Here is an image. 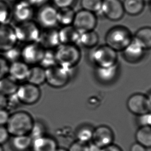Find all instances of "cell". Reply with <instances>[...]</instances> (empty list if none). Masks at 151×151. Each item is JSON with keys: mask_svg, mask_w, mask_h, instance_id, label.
I'll return each mask as SVG.
<instances>
[{"mask_svg": "<svg viewBox=\"0 0 151 151\" xmlns=\"http://www.w3.org/2000/svg\"><path fill=\"white\" fill-rule=\"evenodd\" d=\"M98 24L96 14L82 9L76 12L72 25L80 33L94 30Z\"/></svg>", "mask_w": 151, "mask_h": 151, "instance_id": "52a82bcc", "label": "cell"}, {"mask_svg": "<svg viewBox=\"0 0 151 151\" xmlns=\"http://www.w3.org/2000/svg\"><path fill=\"white\" fill-rule=\"evenodd\" d=\"M34 15V7L24 0H17L12 8V18L17 23L31 20Z\"/></svg>", "mask_w": 151, "mask_h": 151, "instance_id": "4fadbf2b", "label": "cell"}, {"mask_svg": "<svg viewBox=\"0 0 151 151\" xmlns=\"http://www.w3.org/2000/svg\"><path fill=\"white\" fill-rule=\"evenodd\" d=\"M53 3L58 8L70 7L74 3L76 0H52Z\"/></svg>", "mask_w": 151, "mask_h": 151, "instance_id": "f35d334b", "label": "cell"}, {"mask_svg": "<svg viewBox=\"0 0 151 151\" xmlns=\"http://www.w3.org/2000/svg\"><path fill=\"white\" fill-rule=\"evenodd\" d=\"M18 82L12 79L9 76L0 80V93L7 96L16 94L19 87Z\"/></svg>", "mask_w": 151, "mask_h": 151, "instance_id": "4316f807", "label": "cell"}, {"mask_svg": "<svg viewBox=\"0 0 151 151\" xmlns=\"http://www.w3.org/2000/svg\"><path fill=\"white\" fill-rule=\"evenodd\" d=\"M103 0H81L82 9L96 14L100 12Z\"/></svg>", "mask_w": 151, "mask_h": 151, "instance_id": "d6a6232c", "label": "cell"}, {"mask_svg": "<svg viewBox=\"0 0 151 151\" xmlns=\"http://www.w3.org/2000/svg\"><path fill=\"white\" fill-rule=\"evenodd\" d=\"M119 70L118 63L106 68L96 67L95 74L99 80L104 83L112 81L116 77Z\"/></svg>", "mask_w": 151, "mask_h": 151, "instance_id": "44dd1931", "label": "cell"}, {"mask_svg": "<svg viewBox=\"0 0 151 151\" xmlns=\"http://www.w3.org/2000/svg\"><path fill=\"white\" fill-rule=\"evenodd\" d=\"M10 135L5 126H0V145H2L8 141Z\"/></svg>", "mask_w": 151, "mask_h": 151, "instance_id": "ab89813d", "label": "cell"}, {"mask_svg": "<svg viewBox=\"0 0 151 151\" xmlns=\"http://www.w3.org/2000/svg\"><path fill=\"white\" fill-rule=\"evenodd\" d=\"M29 69L28 65L22 60H19L10 64L8 76L18 82L26 80Z\"/></svg>", "mask_w": 151, "mask_h": 151, "instance_id": "ac0fdd59", "label": "cell"}, {"mask_svg": "<svg viewBox=\"0 0 151 151\" xmlns=\"http://www.w3.org/2000/svg\"><path fill=\"white\" fill-rule=\"evenodd\" d=\"M137 143L143 145L146 148L151 147V126L140 127L135 135Z\"/></svg>", "mask_w": 151, "mask_h": 151, "instance_id": "f1b7e54d", "label": "cell"}, {"mask_svg": "<svg viewBox=\"0 0 151 151\" xmlns=\"http://www.w3.org/2000/svg\"><path fill=\"white\" fill-rule=\"evenodd\" d=\"M105 18L112 21H118L124 15L122 2L121 0H103L100 12Z\"/></svg>", "mask_w": 151, "mask_h": 151, "instance_id": "7c38bea8", "label": "cell"}, {"mask_svg": "<svg viewBox=\"0 0 151 151\" xmlns=\"http://www.w3.org/2000/svg\"><path fill=\"white\" fill-rule=\"evenodd\" d=\"M5 58L6 59L9 63L17 61L21 59V49H19L17 46L3 53Z\"/></svg>", "mask_w": 151, "mask_h": 151, "instance_id": "836d02e7", "label": "cell"}, {"mask_svg": "<svg viewBox=\"0 0 151 151\" xmlns=\"http://www.w3.org/2000/svg\"><path fill=\"white\" fill-rule=\"evenodd\" d=\"M34 122L33 117L29 113L19 111L10 114L6 127L10 136L12 137L29 135Z\"/></svg>", "mask_w": 151, "mask_h": 151, "instance_id": "6da1fadb", "label": "cell"}, {"mask_svg": "<svg viewBox=\"0 0 151 151\" xmlns=\"http://www.w3.org/2000/svg\"><path fill=\"white\" fill-rule=\"evenodd\" d=\"M0 151H4L3 147H2V145H0Z\"/></svg>", "mask_w": 151, "mask_h": 151, "instance_id": "7dc6e473", "label": "cell"}, {"mask_svg": "<svg viewBox=\"0 0 151 151\" xmlns=\"http://www.w3.org/2000/svg\"><path fill=\"white\" fill-rule=\"evenodd\" d=\"M102 148L95 144L94 143H90L88 144V151H101Z\"/></svg>", "mask_w": 151, "mask_h": 151, "instance_id": "f6af8a7d", "label": "cell"}, {"mask_svg": "<svg viewBox=\"0 0 151 151\" xmlns=\"http://www.w3.org/2000/svg\"><path fill=\"white\" fill-rule=\"evenodd\" d=\"M99 41V36L94 30L80 33L78 44L86 48H93Z\"/></svg>", "mask_w": 151, "mask_h": 151, "instance_id": "cb8c5ba5", "label": "cell"}, {"mask_svg": "<svg viewBox=\"0 0 151 151\" xmlns=\"http://www.w3.org/2000/svg\"><path fill=\"white\" fill-rule=\"evenodd\" d=\"M133 38L131 31L123 25H116L110 28L105 38L106 45L115 51L122 52L129 44Z\"/></svg>", "mask_w": 151, "mask_h": 151, "instance_id": "3957f363", "label": "cell"}, {"mask_svg": "<svg viewBox=\"0 0 151 151\" xmlns=\"http://www.w3.org/2000/svg\"><path fill=\"white\" fill-rule=\"evenodd\" d=\"M71 7L59 8L57 10V23L63 26L72 25L76 15Z\"/></svg>", "mask_w": 151, "mask_h": 151, "instance_id": "83f0119b", "label": "cell"}, {"mask_svg": "<svg viewBox=\"0 0 151 151\" xmlns=\"http://www.w3.org/2000/svg\"><path fill=\"white\" fill-rule=\"evenodd\" d=\"M18 42L27 44L38 42L41 35L40 27L32 20L18 23L14 27Z\"/></svg>", "mask_w": 151, "mask_h": 151, "instance_id": "277c9868", "label": "cell"}, {"mask_svg": "<svg viewBox=\"0 0 151 151\" xmlns=\"http://www.w3.org/2000/svg\"><path fill=\"white\" fill-rule=\"evenodd\" d=\"M80 35V32L72 25L63 26L58 30V36L60 44L77 45Z\"/></svg>", "mask_w": 151, "mask_h": 151, "instance_id": "d6986e66", "label": "cell"}, {"mask_svg": "<svg viewBox=\"0 0 151 151\" xmlns=\"http://www.w3.org/2000/svg\"><path fill=\"white\" fill-rule=\"evenodd\" d=\"M10 114L6 109H0V126L6 125Z\"/></svg>", "mask_w": 151, "mask_h": 151, "instance_id": "60d3db41", "label": "cell"}, {"mask_svg": "<svg viewBox=\"0 0 151 151\" xmlns=\"http://www.w3.org/2000/svg\"><path fill=\"white\" fill-rule=\"evenodd\" d=\"M145 49L133 37L131 43L122 51L123 57L129 63H136L142 59Z\"/></svg>", "mask_w": 151, "mask_h": 151, "instance_id": "2e32d148", "label": "cell"}, {"mask_svg": "<svg viewBox=\"0 0 151 151\" xmlns=\"http://www.w3.org/2000/svg\"><path fill=\"white\" fill-rule=\"evenodd\" d=\"M55 151H68V150L63 149V148H59V147H58L57 150Z\"/></svg>", "mask_w": 151, "mask_h": 151, "instance_id": "bcb514c9", "label": "cell"}, {"mask_svg": "<svg viewBox=\"0 0 151 151\" xmlns=\"http://www.w3.org/2000/svg\"><path fill=\"white\" fill-rule=\"evenodd\" d=\"M145 1V2H148V1H149L150 0H144Z\"/></svg>", "mask_w": 151, "mask_h": 151, "instance_id": "c3c4849f", "label": "cell"}, {"mask_svg": "<svg viewBox=\"0 0 151 151\" xmlns=\"http://www.w3.org/2000/svg\"><path fill=\"white\" fill-rule=\"evenodd\" d=\"M68 151H88V144L76 140L72 143Z\"/></svg>", "mask_w": 151, "mask_h": 151, "instance_id": "8d00e7d4", "label": "cell"}, {"mask_svg": "<svg viewBox=\"0 0 151 151\" xmlns=\"http://www.w3.org/2000/svg\"><path fill=\"white\" fill-rule=\"evenodd\" d=\"M10 63L3 55H0V80L8 75Z\"/></svg>", "mask_w": 151, "mask_h": 151, "instance_id": "d590c367", "label": "cell"}, {"mask_svg": "<svg viewBox=\"0 0 151 151\" xmlns=\"http://www.w3.org/2000/svg\"><path fill=\"white\" fill-rule=\"evenodd\" d=\"M91 58L96 67L106 68L118 63L117 52L107 45H102L94 49Z\"/></svg>", "mask_w": 151, "mask_h": 151, "instance_id": "5b68a950", "label": "cell"}, {"mask_svg": "<svg viewBox=\"0 0 151 151\" xmlns=\"http://www.w3.org/2000/svg\"><path fill=\"white\" fill-rule=\"evenodd\" d=\"M57 65L71 70L79 63L82 53L77 45L60 44L55 49Z\"/></svg>", "mask_w": 151, "mask_h": 151, "instance_id": "7a4b0ae2", "label": "cell"}, {"mask_svg": "<svg viewBox=\"0 0 151 151\" xmlns=\"http://www.w3.org/2000/svg\"><path fill=\"white\" fill-rule=\"evenodd\" d=\"M28 83L39 86L45 82V69L40 65L29 68L27 78Z\"/></svg>", "mask_w": 151, "mask_h": 151, "instance_id": "7402d4cb", "label": "cell"}, {"mask_svg": "<svg viewBox=\"0 0 151 151\" xmlns=\"http://www.w3.org/2000/svg\"><path fill=\"white\" fill-rule=\"evenodd\" d=\"M101 151H122L118 146L114 144H111L110 145L107 146L106 147H103Z\"/></svg>", "mask_w": 151, "mask_h": 151, "instance_id": "7bdbcfd3", "label": "cell"}, {"mask_svg": "<svg viewBox=\"0 0 151 151\" xmlns=\"http://www.w3.org/2000/svg\"><path fill=\"white\" fill-rule=\"evenodd\" d=\"M8 102L7 96L0 93V109H6L8 106Z\"/></svg>", "mask_w": 151, "mask_h": 151, "instance_id": "b9f144b4", "label": "cell"}, {"mask_svg": "<svg viewBox=\"0 0 151 151\" xmlns=\"http://www.w3.org/2000/svg\"><path fill=\"white\" fill-rule=\"evenodd\" d=\"M127 107L131 113L138 116L150 113L151 109V96L141 93L133 94L127 101Z\"/></svg>", "mask_w": 151, "mask_h": 151, "instance_id": "30bf717a", "label": "cell"}, {"mask_svg": "<svg viewBox=\"0 0 151 151\" xmlns=\"http://www.w3.org/2000/svg\"><path fill=\"white\" fill-rule=\"evenodd\" d=\"M14 27L8 23L0 25V52L4 53L17 46Z\"/></svg>", "mask_w": 151, "mask_h": 151, "instance_id": "5bb4252c", "label": "cell"}, {"mask_svg": "<svg viewBox=\"0 0 151 151\" xmlns=\"http://www.w3.org/2000/svg\"><path fill=\"white\" fill-rule=\"evenodd\" d=\"M32 147L34 151H55L58 148L55 139L46 135L33 139Z\"/></svg>", "mask_w": 151, "mask_h": 151, "instance_id": "ffe728a7", "label": "cell"}, {"mask_svg": "<svg viewBox=\"0 0 151 151\" xmlns=\"http://www.w3.org/2000/svg\"><path fill=\"white\" fill-rule=\"evenodd\" d=\"M93 129L88 126L81 127L76 132L77 140L83 143H87L92 140Z\"/></svg>", "mask_w": 151, "mask_h": 151, "instance_id": "1f68e13d", "label": "cell"}, {"mask_svg": "<svg viewBox=\"0 0 151 151\" xmlns=\"http://www.w3.org/2000/svg\"><path fill=\"white\" fill-rule=\"evenodd\" d=\"M33 140L29 135L13 136L12 147L16 151H27L32 147Z\"/></svg>", "mask_w": 151, "mask_h": 151, "instance_id": "484cf974", "label": "cell"}, {"mask_svg": "<svg viewBox=\"0 0 151 151\" xmlns=\"http://www.w3.org/2000/svg\"><path fill=\"white\" fill-rule=\"evenodd\" d=\"M37 23L44 29L54 28L57 23V9L55 7L45 4L41 6L37 13Z\"/></svg>", "mask_w": 151, "mask_h": 151, "instance_id": "8fae6325", "label": "cell"}, {"mask_svg": "<svg viewBox=\"0 0 151 151\" xmlns=\"http://www.w3.org/2000/svg\"><path fill=\"white\" fill-rule=\"evenodd\" d=\"M133 37L140 43L145 50L151 49V29L150 27H142L138 29Z\"/></svg>", "mask_w": 151, "mask_h": 151, "instance_id": "d4e9b609", "label": "cell"}, {"mask_svg": "<svg viewBox=\"0 0 151 151\" xmlns=\"http://www.w3.org/2000/svg\"><path fill=\"white\" fill-rule=\"evenodd\" d=\"M114 135L111 129L106 125H101L93 129L92 141L101 148L112 144Z\"/></svg>", "mask_w": 151, "mask_h": 151, "instance_id": "9a60e30c", "label": "cell"}, {"mask_svg": "<svg viewBox=\"0 0 151 151\" xmlns=\"http://www.w3.org/2000/svg\"><path fill=\"white\" fill-rule=\"evenodd\" d=\"M45 50L38 42L25 44L21 49V59L29 66L38 65Z\"/></svg>", "mask_w": 151, "mask_h": 151, "instance_id": "9c48e42d", "label": "cell"}, {"mask_svg": "<svg viewBox=\"0 0 151 151\" xmlns=\"http://www.w3.org/2000/svg\"><path fill=\"white\" fill-rule=\"evenodd\" d=\"M138 123L140 126H151V115L150 113L138 115Z\"/></svg>", "mask_w": 151, "mask_h": 151, "instance_id": "74e56055", "label": "cell"}, {"mask_svg": "<svg viewBox=\"0 0 151 151\" xmlns=\"http://www.w3.org/2000/svg\"><path fill=\"white\" fill-rule=\"evenodd\" d=\"M57 65L54 49H45L43 57L39 63L45 69H47Z\"/></svg>", "mask_w": 151, "mask_h": 151, "instance_id": "f546056e", "label": "cell"}, {"mask_svg": "<svg viewBox=\"0 0 151 151\" xmlns=\"http://www.w3.org/2000/svg\"><path fill=\"white\" fill-rule=\"evenodd\" d=\"M70 72L57 64L45 70V82L53 88H63L69 82Z\"/></svg>", "mask_w": 151, "mask_h": 151, "instance_id": "8992f818", "label": "cell"}, {"mask_svg": "<svg viewBox=\"0 0 151 151\" xmlns=\"http://www.w3.org/2000/svg\"><path fill=\"white\" fill-rule=\"evenodd\" d=\"M12 18V8L4 0H0V25L8 23Z\"/></svg>", "mask_w": 151, "mask_h": 151, "instance_id": "4dcf8cb0", "label": "cell"}, {"mask_svg": "<svg viewBox=\"0 0 151 151\" xmlns=\"http://www.w3.org/2000/svg\"><path fill=\"white\" fill-rule=\"evenodd\" d=\"M122 3L125 13L136 16L143 12L145 2L144 0H123Z\"/></svg>", "mask_w": 151, "mask_h": 151, "instance_id": "603a6c76", "label": "cell"}, {"mask_svg": "<svg viewBox=\"0 0 151 151\" xmlns=\"http://www.w3.org/2000/svg\"><path fill=\"white\" fill-rule=\"evenodd\" d=\"M146 147L138 143H134L131 146L130 151H147Z\"/></svg>", "mask_w": 151, "mask_h": 151, "instance_id": "ee69618b", "label": "cell"}, {"mask_svg": "<svg viewBox=\"0 0 151 151\" xmlns=\"http://www.w3.org/2000/svg\"><path fill=\"white\" fill-rule=\"evenodd\" d=\"M15 94L20 104L32 105L39 101L41 97V91L39 86L27 82L19 86Z\"/></svg>", "mask_w": 151, "mask_h": 151, "instance_id": "ba28073f", "label": "cell"}, {"mask_svg": "<svg viewBox=\"0 0 151 151\" xmlns=\"http://www.w3.org/2000/svg\"><path fill=\"white\" fill-rule=\"evenodd\" d=\"M45 128L41 123L34 122L33 127L29 135L32 140L45 136Z\"/></svg>", "mask_w": 151, "mask_h": 151, "instance_id": "e575fe53", "label": "cell"}, {"mask_svg": "<svg viewBox=\"0 0 151 151\" xmlns=\"http://www.w3.org/2000/svg\"><path fill=\"white\" fill-rule=\"evenodd\" d=\"M38 43L45 49H56L60 45L58 30L54 28L45 29L43 31H41Z\"/></svg>", "mask_w": 151, "mask_h": 151, "instance_id": "e0dca14e", "label": "cell"}]
</instances>
